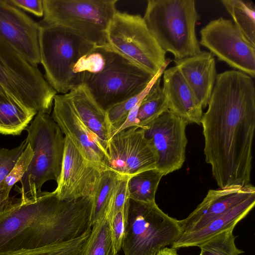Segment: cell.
<instances>
[{"mask_svg":"<svg viewBox=\"0 0 255 255\" xmlns=\"http://www.w3.org/2000/svg\"><path fill=\"white\" fill-rule=\"evenodd\" d=\"M161 69L156 75L148 92L140 101L136 116L135 126L142 128L168 110V103L160 85Z\"/></svg>","mask_w":255,"mask_h":255,"instance_id":"603a6c76","label":"cell"},{"mask_svg":"<svg viewBox=\"0 0 255 255\" xmlns=\"http://www.w3.org/2000/svg\"><path fill=\"white\" fill-rule=\"evenodd\" d=\"M117 0H43L45 24L68 29L97 46L108 44Z\"/></svg>","mask_w":255,"mask_h":255,"instance_id":"52a82bcc","label":"cell"},{"mask_svg":"<svg viewBox=\"0 0 255 255\" xmlns=\"http://www.w3.org/2000/svg\"><path fill=\"white\" fill-rule=\"evenodd\" d=\"M25 129L26 140L33 156L20 181L21 187L15 186V190L22 199L40 195L46 181L53 180L58 183L65 146L64 134L49 114L37 113Z\"/></svg>","mask_w":255,"mask_h":255,"instance_id":"277c9868","label":"cell"},{"mask_svg":"<svg viewBox=\"0 0 255 255\" xmlns=\"http://www.w3.org/2000/svg\"><path fill=\"white\" fill-rule=\"evenodd\" d=\"M109 168L121 175L132 176L156 168V156L142 129L131 127L112 135L108 143Z\"/></svg>","mask_w":255,"mask_h":255,"instance_id":"4fadbf2b","label":"cell"},{"mask_svg":"<svg viewBox=\"0 0 255 255\" xmlns=\"http://www.w3.org/2000/svg\"><path fill=\"white\" fill-rule=\"evenodd\" d=\"M130 176H123L116 186L109 212L110 218L124 207L129 198L128 183Z\"/></svg>","mask_w":255,"mask_h":255,"instance_id":"836d02e7","label":"cell"},{"mask_svg":"<svg viewBox=\"0 0 255 255\" xmlns=\"http://www.w3.org/2000/svg\"><path fill=\"white\" fill-rule=\"evenodd\" d=\"M182 234L178 220L164 213L156 202L129 198L122 247L124 255H156Z\"/></svg>","mask_w":255,"mask_h":255,"instance_id":"8992f818","label":"cell"},{"mask_svg":"<svg viewBox=\"0 0 255 255\" xmlns=\"http://www.w3.org/2000/svg\"><path fill=\"white\" fill-rule=\"evenodd\" d=\"M91 230L72 241L49 245L41 248L20 250L1 255H80Z\"/></svg>","mask_w":255,"mask_h":255,"instance_id":"83f0119b","label":"cell"},{"mask_svg":"<svg viewBox=\"0 0 255 255\" xmlns=\"http://www.w3.org/2000/svg\"><path fill=\"white\" fill-rule=\"evenodd\" d=\"M108 40L113 50L153 76L165 64L166 52L139 14L117 10L109 27Z\"/></svg>","mask_w":255,"mask_h":255,"instance_id":"30bf717a","label":"cell"},{"mask_svg":"<svg viewBox=\"0 0 255 255\" xmlns=\"http://www.w3.org/2000/svg\"><path fill=\"white\" fill-rule=\"evenodd\" d=\"M155 76L109 46L104 65L97 73L83 75L81 84L86 86L97 104L106 111L141 93Z\"/></svg>","mask_w":255,"mask_h":255,"instance_id":"9c48e42d","label":"cell"},{"mask_svg":"<svg viewBox=\"0 0 255 255\" xmlns=\"http://www.w3.org/2000/svg\"><path fill=\"white\" fill-rule=\"evenodd\" d=\"M51 117L85 158L110 169L107 150L97 136L80 120L64 95L55 96Z\"/></svg>","mask_w":255,"mask_h":255,"instance_id":"9a60e30c","label":"cell"},{"mask_svg":"<svg viewBox=\"0 0 255 255\" xmlns=\"http://www.w3.org/2000/svg\"><path fill=\"white\" fill-rule=\"evenodd\" d=\"M163 176L156 168L144 170L131 176L128 183L129 198L144 203H155L156 192Z\"/></svg>","mask_w":255,"mask_h":255,"instance_id":"4316f807","label":"cell"},{"mask_svg":"<svg viewBox=\"0 0 255 255\" xmlns=\"http://www.w3.org/2000/svg\"><path fill=\"white\" fill-rule=\"evenodd\" d=\"M92 198L61 200L42 191L10 197L0 208V255L75 240L92 228Z\"/></svg>","mask_w":255,"mask_h":255,"instance_id":"7a4b0ae2","label":"cell"},{"mask_svg":"<svg viewBox=\"0 0 255 255\" xmlns=\"http://www.w3.org/2000/svg\"><path fill=\"white\" fill-rule=\"evenodd\" d=\"M199 43L219 60L252 78L255 77V47L250 43L233 21L223 17L210 21L200 31Z\"/></svg>","mask_w":255,"mask_h":255,"instance_id":"8fae6325","label":"cell"},{"mask_svg":"<svg viewBox=\"0 0 255 255\" xmlns=\"http://www.w3.org/2000/svg\"><path fill=\"white\" fill-rule=\"evenodd\" d=\"M26 139L12 149L0 147V194L1 184L27 145Z\"/></svg>","mask_w":255,"mask_h":255,"instance_id":"1f68e13d","label":"cell"},{"mask_svg":"<svg viewBox=\"0 0 255 255\" xmlns=\"http://www.w3.org/2000/svg\"><path fill=\"white\" fill-rule=\"evenodd\" d=\"M255 204V194L250 196L229 211L215 219L209 224L199 230L183 233L171 248L197 246L214 236L230 228L234 229L236 225L252 210Z\"/></svg>","mask_w":255,"mask_h":255,"instance_id":"44dd1931","label":"cell"},{"mask_svg":"<svg viewBox=\"0 0 255 255\" xmlns=\"http://www.w3.org/2000/svg\"><path fill=\"white\" fill-rule=\"evenodd\" d=\"M106 169L85 158L65 136L61 172L54 192L61 200L93 198L103 172Z\"/></svg>","mask_w":255,"mask_h":255,"instance_id":"5bb4252c","label":"cell"},{"mask_svg":"<svg viewBox=\"0 0 255 255\" xmlns=\"http://www.w3.org/2000/svg\"><path fill=\"white\" fill-rule=\"evenodd\" d=\"M33 156V152L28 143L16 163L1 184L0 194V208L9 198V192L16 183L20 181Z\"/></svg>","mask_w":255,"mask_h":255,"instance_id":"f546056e","label":"cell"},{"mask_svg":"<svg viewBox=\"0 0 255 255\" xmlns=\"http://www.w3.org/2000/svg\"><path fill=\"white\" fill-rule=\"evenodd\" d=\"M6 1L13 6L23 9L37 16H43V0H6Z\"/></svg>","mask_w":255,"mask_h":255,"instance_id":"e575fe53","label":"cell"},{"mask_svg":"<svg viewBox=\"0 0 255 255\" xmlns=\"http://www.w3.org/2000/svg\"><path fill=\"white\" fill-rule=\"evenodd\" d=\"M113 241L109 212L92 227L80 255H118Z\"/></svg>","mask_w":255,"mask_h":255,"instance_id":"cb8c5ba5","label":"cell"},{"mask_svg":"<svg viewBox=\"0 0 255 255\" xmlns=\"http://www.w3.org/2000/svg\"><path fill=\"white\" fill-rule=\"evenodd\" d=\"M0 89L26 108L50 114L57 92L37 67L0 36Z\"/></svg>","mask_w":255,"mask_h":255,"instance_id":"ba28073f","label":"cell"},{"mask_svg":"<svg viewBox=\"0 0 255 255\" xmlns=\"http://www.w3.org/2000/svg\"><path fill=\"white\" fill-rule=\"evenodd\" d=\"M174 62L197 101L205 108L208 105L217 76L213 54L201 51L193 56L175 59Z\"/></svg>","mask_w":255,"mask_h":255,"instance_id":"ac0fdd59","label":"cell"},{"mask_svg":"<svg viewBox=\"0 0 255 255\" xmlns=\"http://www.w3.org/2000/svg\"><path fill=\"white\" fill-rule=\"evenodd\" d=\"M36 114L0 89V133L20 135Z\"/></svg>","mask_w":255,"mask_h":255,"instance_id":"7402d4cb","label":"cell"},{"mask_svg":"<svg viewBox=\"0 0 255 255\" xmlns=\"http://www.w3.org/2000/svg\"><path fill=\"white\" fill-rule=\"evenodd\" d=\"M188 124L168 110L141 128L155 152L156 169L163 176L180 169L185 161Z\"/></svg>","mask_w":255,"mask_h":255,"instance_id":"7c38bea8","label":"cell"},{"mask_svg":"<svg viewBox=\"0 0 255 255\" xmlns=\"http://www.w3.org/2000/svg\"><path fill=\"white\" fill-rule=\"evenodd\" d=\"M123 176L110 169L103 172L92 198V227L110 212L115 189Z\"/></svg>","mask_w":255,"mask_h":255,"instance_id":"d4e9b609","label":"cell"},{"mask_svg":"<svg viewBox=\"0 0 255 255\" xmlns=\"http://www.w3.org/2000/svg\"><path fill=\"white\" fill-rule=\"evenodd\" d=\"M162 89L170 111L188 124L201 125L203 108L177 67L164 72Z\"/></svg>","mask_w":255,"mask_h":255,"instance_id":"d6986e66","label":"cell"},{"mask_svg":"<svg viewBox=\"0 0 255 255\" xmlns=\"http://www.w3.org/2000/svg\"><path fill=\"white\" fill-rule=\"evenodd\" d=\"M199 255H201L200 254Z\"/></svg>","mask_w":255,"mask_h":255,"instance_id":"8d00e7d4","label":"cell"},{"mask_svg":"<svg viewBox=\"0 0 255 255\" xmlns=\"http://www.w3.org/2000/svg\"><path fill=\"white\" fill-rule=\"evenodd\" d=\"M128 199L124 207L114 214L111 218V228L114 245L119 253L122 249L124 240Z\"/></svg>","mask_w":255,"mask_h":255,"instance_id":"d6a6232c","label":"cell"},{"mask_svg":"<svg viewBox=\"0 0 255 255\" xmlns=\"http://www.w3.org/2000/svg\"><path fill=\"white\" fill-rule=\"evenodd\" d=\"M156 75L148 86L141 93L116 104L106 111L111 127L112 136L125 122L130 111L142 100L147 94Z\"/></svg>","mask_w":255,"mask_h":255,"instance_id":"4dcf8cb0","label":"cell"},{"mask_svg":"<svg viewBox=\"0 0 255 255\" xmlns=\"http://www.w3.org/2000/svg\"><path fill=\"white\" fill-rule=\"evenodd\" d=\"M234 23L244 37L255 47V6L252 1L222 0Z\"/></svg>","mask_w":255,"mask_h":255,"instance_id":"484cf974","label":"cell"},{"mask_svg":"<svg viewBox=\"0 0 255 255\" xmlns=\"http://www.w3.org/2000/svg\"><path fill=\"white\" fill-rule=\"evenodd\" d=\"M38 41L44 77L53 89L66 94L78 86V63L97 46L68 29L47 24H39Z\"/></svg>","mask_w":255,"mask_h":255,"instance_id":"5b68a950","label":"cell"},{"mask_svg":"<svg viewBox=\"0 0 255 255\" xmlns=\"http://www.w3.org/2000/svg\"><path fill=\"white\" fill-rule=\"evenodd\" d=\"M63 95L80 120L97 136L107 150L112 132L106 111L97 104L84 84L74 87Z\"/></svg>","mask_w":255,"mask_h":255,"instance_id":"ffe728a7","label":"cell"},{"mask_svg":"<svg viewBox=\"0 0 255 255\" xmlns=\"http://www.w3.org/2000/svg\"><path fill=\"white\" fill-rule=\"evenodd\" d=\"M201 124L205 160L219 187L250 184L255 129L252 78L235 70L217 74Z\"/></svg>","mask_w":255,"mask_h":255,"instance_id":"6da1fadb","label":"cell"},{"mask_svg":"<svg viewBox=\"0 0 255 255\" xmlns=\"http://www.w3.org/2000/svg\"><path fill=\"white\" fill-rule=\"evenodd\" d=\"M254 194L255 188L251 184L244 187L211 189L186 218L178 221L179 225L183 233L199 230Z\"/></svg>","mask_w":255,"mask_h":255,"instance_id":"e0dca14e","label":"cell"},{"mask_svg":"<svg viewBox=\"0 0 255 255\" xmlns=\"http://www.w3.org/2000/svg\"><path fill=\"white\" fill-rule=\"evenodd\" d=\"M156 255H178L177 249L167 247L160 251Z\"/></svg>","mask_w":255,"mask_h":255,"instance_id":"d590c367","label":"cell"},{"mask_svg":"<svg viewBox=\"0 0 255 255\" xmlns=\"http://www.w3.org/2000/svg\"><path fill=\"white\" fill-rule=\"evenodd\" d=\"M39 27L38 23L6 0H0V36L36 67L40 63Z\"/></svg>","mask_w":255,"mask_h":255,"instance_id":"2e32d148","label":"cell"},{"mask_svg":"<svg viewBox=\"0 0 255 255\" xmlns=\"http://www.w3.org/2000/svg\"><path fill=\"white\" fill-rule=\"evenodd\" d=\"M143 18L159 46L175 59L201 51L195 32L200 17L194 0H149Z\"/></svg>","mask_w":255,"mask_h":255,"instance_id":"3957f363","label":"cell"},{"mask_svg":"<svg viewBox=\"0 0 255 255\" xmlns=\"http://www.w3.org/2000/svg\"><path fill=\"white\" fill-rule=\"evenodd\" d=\"M234 229L221 232L206 241L198 247L201 255H240L244 253L235 244Z\"/></svg>","mask_w":255,"mask_h":255,"instance_id":"f1b7e54d","label":"cell"}]
</instances>
